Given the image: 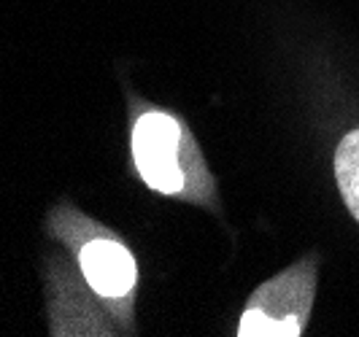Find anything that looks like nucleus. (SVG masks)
Here are the masks:
<instances>
[{"instance_id": "nucleus-1", "label": "nucleus", "mask_w": 359, "mask_h": 337, "mask_svg": "<svg viewBox=\"0 0 359 337\" xmlns=\"http://www.w3.org/2000/svg\"><path fill=\"white\" fill-rule=\"evenodd\" d=\"M130 149L149 189L192 202L214 200V178L205 170L200 146L176 114L144 111L133 125Z\"/></svg>"}, {"instance_id": "nucleus-2", "label": "nucleus", "mask_w": 359, "mask_h": 337, "mask_svg": "<svg viewBox=\"0 0 359 337\" xmlns=\"http://www.w3.org/2000/svg\"><path fill=\"white\" fill-rule=\"evenodd\" d=\"M316 273L308 262L289 267L262 284L246 305V313L238 324L241 337H297L303 335L313 300Z\"/></svg>"}, {"instance_id": "nucleus-3", "label": "nucleus", "mask_w": 359, "mask_h": 337, "mask_svg": "<svg viewBox=\"0 0 359 337\" xmlns=\"http://www.w3.org/2000/svg\"><path fill=\"white\" fill-rule=\"evenodd\" d=\"M79 262L87 284L106 300H127L138 281L133 254L108 232H97L79 243Z\"/></svg>"}, {"instance_id": "nucleus-4", "label": "nucleus", "mask_w": 359, "mask_h": 337, "mask_svg": "<svg viewBox=\"0 0 359 337\" xmlns=\"http://www.w3.org/2000/svg\"><path fill=\"white\" fill-rule=\"evenodd\" d=\"M335 181L346 208L359 221V130L348 132L335 151Z\"/></svg>"}]
</instances>
